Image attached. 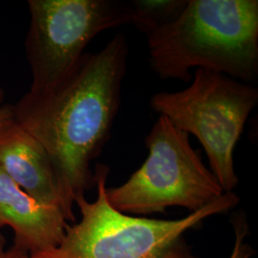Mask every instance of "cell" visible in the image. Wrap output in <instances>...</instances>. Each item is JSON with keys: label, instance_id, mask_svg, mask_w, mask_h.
Segmentation results:
<instances>
[{"label": "cell", "instance_id": "12", "mask_svg": "<svg viewBox=\"0 0 258 258\" xmlns=\"http://www.w3.org/2000/svg\"><path fill=\"white\" fill-rule=\"evenodd\" d=\"M8 258H30V255L27 252L21 251L19 249H17L14 247H12L9 249V256Z\"/></svg>", "mask_w": 258, "mask_h": 258}, {"label": "cell", "instance_id": "3", "mask_svg": "<svg viewBox=\"0 0 258 258\" xmlns=\"http://www.w3.org/2000/svg\"><path fill=\"white\" fill-rule=\"evenodd\" d=\"M109 167L96 166L97 198L75 199L82 218L68 226L55 248L30 258H197L184 233L213 215L230 212L239 204L237 194L225 192L214 202L175 220L135 217L112 208L106 198Z\"/></svg>", "mask_w": 258, "mask_h": 258}, {"label": "cell", "instance_id": "14", "mask_svg": "<svg viewBox=\"0 0 258 258\" xmlns=\"http://www.w3.org/2000/svg\"><path fill=\"white\" fill-rule=\"evenodd\" d=\"M2 227H3V226H2V224H1V223H0V229H1V228H2Z\"/></svg>", "mask_w": 258, "mask_h": 258}, {"label": "cell", "instance_id": "6", "mask_svg": "<svg viewBox=\"0 0 258 258\" xmlns=\"http://www.w3.org/2000/svg\"><path fill=\"white\" fill-rule=\"evenodd\" d=\"M25 53L31 91L59 82L77 64L93 38L130 24L129 3L119 0H29Z\"/></svg>", "mask_w": 258, "mask_h": 258}, {"label": "cell", "instance_id": "1", "mask_svg": "<svg viewBox=\"0 0 258 258\" xmlns=\"http://www.w3.org/2000/svg\"><path fill=\"white\" fill-rule=\"evenodd\" d=\"M128 53L126 37L117 34L101 51L84 53L59 82L13 104L14 121L51 159L66 221L75 222V199L95 186L90 166L110 138Z\"/></svg>", "mask_w": 258, "mask_h": 258}, {"label": "cell", "instance_id": "5", "mask_svg": "<svg viewBox=\"0 0 258 258\" xmlns=\"http://www.w3.org/2000/svg\"><path fill=\"white\" fill-rule=\"evenodd\" d=\"M148 158L128 180L106 187L111 207L127 215L165 212L180 207L197 212L225 194L204 165L189 135L160 115L146 137Z\"/></svg>", "mask_w": 258, "mask_h": 258}, {"label": "cell", "instance_id": "9", "mask_svg": "<svg viewBox=\"0 0 258 258\" xmlns=\"http://www.w3.org/2000/svg\"><path fill=\"white\" fill-rule=\"evenodd\" d=\"M128 3L130 24L148 36L174 21L187 0H132Z\"/></svg>", "mask_w": 258, "mask_h": 258}, {"label": "cell", "instance_id": "7", "mask_svg": "<svg viewBox=\"0 0 258 258\" xmlns=\"http://www.w3.org/2000/svg\"><path fill=\"white\" fill-rule=\"evenodd\" d=\"M0 223L14 231V248L29 255L55 248L69 226L59 208L39 203L0 167Z\"/></svg>", "mask_w": 258, "mask_h": 258}, {"label": "cell", "instance_id": "13", "mask_svg": "<svg viewBox=\"0 0 258 258\" xmlns=\"http://www.w3.org/2000/svg\"><path fill=\"white\" fill-rule=\"evenodd\" d=\"M5 245H6V240L2 233L0 232V258H8L9 256V249H5Z\"/></svg>", "mask_w": 258, "mask_h": 258}, {"label": "cell", "instance_id": "8", "mask_svg": "<svg viewBox=\"0 0 258 258\" xmlns=\"http://www.w3.org/2000/svg\"><path fill=\"white\" fill-rule=\"evenodd\" d=\"M0 167L28 195L61 211L57 179L44 148L14 120L0 129Z\"/></svg>", "mask_w": 258, "mask_h": 258}, {"label": "cell", "instance_id": "2", "mask_svg": "<svg viewBox=\"0 0 258 258\" xmlns=\"http://www.w3.org/2000/svg\"><path fill=\"white\" fill-rule=\"evenodd\" d=\"M149 63L162 80L191 81L207 69L243 83L258 77L257 0H187L177 19L148 36Z\"/></svg>", "mask_w": 258, "mask_h": 258}, {"label": "cell", "instance_id": "11", "mask_svg": "<svg viewBox=\"0 0 258 258\" xmlns=\"http://www.w3.org/2000/svg\"><path fill=\"white\" fill-rule=\"evenodd\" d=\"M5 94L0 87V129L3 128L14 120L13 104H4Z\"/></svg>", "mask_w": 258, "mask_h": 258}, {"label": "cell", "instance_id": "10", "mask_svg": "<svg viewBox=\"0 0 258 258\" xmlns=\"http://www.w3.org/2000/svg\"><path fill=\"white\" fill-rule=\"evenodd\" d=\"M232 227L234 231V246L229 258H251L254 254L252 247L247 242L249 227L244 213L233 215Z\"/></svg>", "mask_w": 258, "mask_h": 258}, {"label": "cell", "instance_id": "4", "mask_svg": "<svg viewBox=\"0 0 258 258\" xmlns=\"http://www.w3.org/2000/svg\"><path fill=\"white\" fill-rule=\"evenodd\" d=\"M257 103L253 85L201 68L184 90L156 93L150 100L154 112L198 139L224 192L238 184L233 152Z\"/></svg>", "mask_w": 258, "mask_h": 258}]
</instances>
